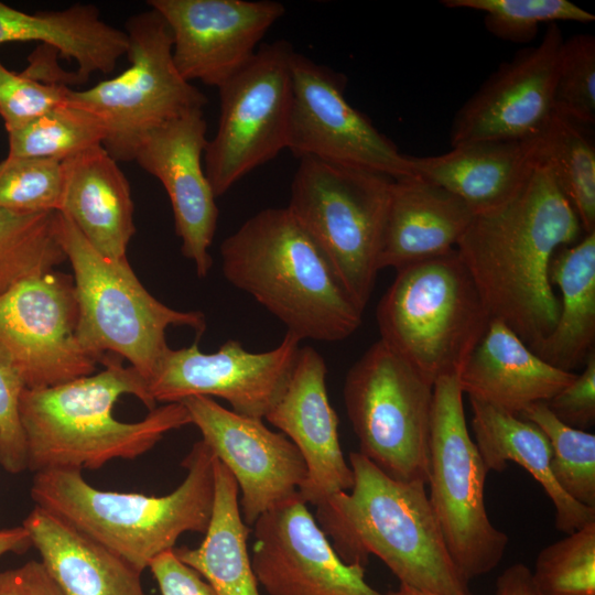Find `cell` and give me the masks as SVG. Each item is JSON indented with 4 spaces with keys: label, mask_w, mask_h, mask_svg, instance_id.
<instances>
[{
    "label": "cell",
    "mask_w": 595,
    "mask_h": 595,
    "mask_svg": "<svg viewBox=\"0 0 595 595\" xmlns=\"http://www.w3.org/2000/svg\"><path fill=\"white\" fill-rule=\"evenodd\" d=\"M581 232L551 167L540 162L508 202L475 214L457 242L490 317L508 325L532 350L559 316L550 262L560 248L577 242Z\"/></svg>",
    "instance_id": "cell-1"
},
{
    "label": "cell",
    "mask_w": 595,
    "mask_h": 595,
    "mask_svg": "<svg viewBox=\"0 0 595 595\" xmlns=\"http://www.w3.org/2000/svg\"><path fill=\"white\" fill-rule=\"evenodd\" d=\"M98 374L44 389H23L19 415L28 469H97L134 459L187 424L182 402L155 407L145 379L109 356Z\"/></svg>",
    "instance_id": "cell-2"
},
{
    "label": "cell",
    "mask_w": 595,
    "mask_h": 595,
    "mask_svg": "<svg viewBox=\"0 0 595 595\" xmlns=\"http://www.w3.org/2000/svg\"><path fill=\"white\" fill-rule=\"evenodd\" d=\"M348 463L350 491L316 506L315 519L346 563L379 558L400 584L444 595H470L447 550L420 482L394 479L358 452Z\"/></svg>",
    "instance_id": "cell-3"
},
{
    "label": "cell",
    "mask_w": 595,
    "mask_h": 595,
    "mask_svg": "<svg viewBox=\"0 0 595 595\" xmlns=\"http://www.w3.org/2000/svg\"><path fill=\"white\" fill-rule=\"evenodd\" d=\"M223 273L301 339L339 342L363 312L328 258L288 207L266 208L220 246Z\"/></svg>",
    "instance_id": "cell-4"
},
{
    "label": "cell",
    "mask_w": 595,
    "mask_h": 595,
    "mask_svg": "<svg viewBox=\"0 0 595 595\" xmlns=\"http://www.w3.org/2000/svg\"><path fill=\"white\" fill-rule=\"evenodd\" d=\"M215 454L199 440L182 465L183 482L170 494L100 490L80 470L34 473L35 506L64 520L141 573L161 553L172 550L184 532L205 534L215 498Z\"/></svg>",
    "instance_id": "cell-5"
},
{
    "label": "cell",
    "mask_w": 595,
    "mask_h": 595,
    "mask_svg": "<svg viewBox=\"0 0 595 595\" xmlns=\"http://www.w3.org/2000/svg\"><path fill=\"white\" fill-rule=\"evenodd\" d=\"M376 318L380 340L432 386L459 374L491 320L456 249L397 270Z\"/></svg>",
    "instance_id": "cell-6"
},
{
    "label": "cell",
    "mask_w": 595,
    "mask_h": 595,
    "mask_svg": "<svg viewBox=\"0 0 595 595\" xmlns=\"http://www.w3.org/2000/svg\"><path fill=\"white\" fill-rule=\"evenodd\" d=\"M56 234L73 269L78 307L77 337L100 364L109 356L128 360L147 381L169 350L170 326L206 328L198 311H177L156 300L140 282L128 260L101 256L63 214Z\"/></svg>",
    "instance_id": "cell-7"
},
{
    "label": "cell",
    "mask_w": 595,
    "mask_h": 595,
    "mask_svg": "<svg viewBox=\"0 0 595 595\" xmlns=\"http://www.w3.org/2000/svg\"><path fill=\"white\" fill-rule=\"evenodd\" d=\"M288 208L324 251L364 311L379 257L394 178L313 156L299 159Z\"/></svg>",
    "instance_id": "cell-8"
},
{
    "label": "cell",
    "mask_w": 595,
    "mask_h": 595,
    "mask_svg": "<svg viewBox=\"0 0 595 595\" xmlns=\"http://www.w3.org/2000/svg\"><path fill=\"white\" fill-rule=\"evenodd\" d=\"M463 394L455 374L434 382L428 495L450 555L469 583L497 567L509 538L487 513L488 470L468 432Z\"/></svg>",
    "instance_id": "cell-9"
},
{
    "label": "cell",
    "mask_w": 595,
    "mask_h": 595,
    "mask_svg": "<svg viewBox=\"0 0 595 595\" xmlns=\"http://www.w3.org/2000/svg\"><path fill=\"white\" fill-rule=\"evenodd\" d=\"M125 31L130 66L88 89L69 88L65 100L100 120L106 131L102 147L118 162L133 161L152 129L207 104L206 96L177 72L169 25L155 10L131 15Z\"/></svg>",
    "instance_id": "cell-10"
},
{
    "label": "cell",
    "mask_w": 595,
    "mask_h": 595,
    "mask_svg": "<svg viewBox=\"0 0 595 595\" xmlns=\"http://www.w3.org/2000/svg\"><path fill=\"white\" fill-rule=\"evenodd\" d=\"M343 398L358 453L394 479L428 485L433 386L379 339L348 370Z\"/></svg>",
    "instance_id": "cell-11"
},
{
    "label": "cell",
    "mask_w": 595,
    "mask_h": 595,
    "mask_svg": "<svg viewBox=\"0 0 595 595\" xmlns=\"http://www.w3.org/2000/svg\"><path fill=\"white\" fill-rule=\"evenodd\" d=\"M293 53L284 40L263 44L218 87L219 122L204 152L205 173L216 197L288 149Z\"/></svg>",
    "instance_id": "cell-12"
},
{
    "label": "cell",
    "mask_w": 595,
    "mask_h": 595,
    "mask_svg": "<svg viewBox=\"0 0 595 595\" xmlns=\"http://www.w3.org/2000/svg\"><path fill=\"white\" fill-rule=\"evenodd\" d=\"M73 277L55 270L18 282L0 295V364L25 389L89 376L99 363L77 337Z\"/></svg>",
    "instance_id": "cell-13"
},
{
    "label": "cell",
    "mask_w": 595,
    "mask_h": 595,
    "mask_svg": "<svg viewBox=\"0 0 595 595\" xmlns=\"http://www.w3.org/2000/svg\"><path fill=\"white\" fill-rule=\"evenodd\" d=\"M291 75L288 149L296 158L359 166L394 180L413 176L409 155L347 101L343 74L294 52Z\"/></svg>",
    "instance_id": "cell-14"
},
{
    "label": "cell",
    "mask_w": 595,
    "mask_h": 595,
    "mask_svg": "<svg viewBox=\"0 0 595 595\" xmlns=\"http://www.w3.org/2000/svg\"><path fill=\"white\" fill-rule=\"evenodd\" d=\"M301 340L286 331L279 346L263 353H250L235 339L210 354L203 353L197 340L169 348L148 381L149 394L155 403L217 397L236 413L264 419L288 383Z\"/></svg>",
    "instance_id": "cell-15"
},
{
    "label": "cell",
    "mask_w": 595,
    "mask_h": 595,
    "mask_svg": "<svg viewBox=\"0 0 595 595\" xmlns=\"http://www.w3.org/2000/svg\"><path fill=\"white\" fill-rule=\"evenodd\" d=\"M252 526L251 565L269 595H385L337 554L299 494Z\"/></svg>",
    "instance_id": "cell-16"
},
{
    "label": "cell",
    "mask_w": 595,
    "mask_h": 595,
    "mask_svg": "<svg viewBox=\"0 0 595 595\" xmlns=\"http://www.w3.org/2000/svg\"><path fill=\"white\" fill-rule=\"evenodd\" d=\"M181 402L202 440L235 478L247 526L299 494L306 466L283 433L270 430L262 419L236 413L209 397L194 396Z\"/></svg>",
    "instance_id": "cell-17"
},
{
    "label": "cell",
    "mask_w": 595,
    "mask_h": 595,
    "mask_svg": "<svg viewBox=\"0 0 595 595\" xmlns=\"http://www.w3.org/2000/svg\"><path fill=\"white\" fill-rule=\"evenodd\" d=\"M563 41L559 24H549L537 45L501 63L457 110L450 130L451 147L539 136L554 113V84Z\"/></svg>",
    "instance_id": "cell-18"
},
{
    "label": "cell",
    "mask_w": 595,
    "mask_h": 595,
    "mask_svg": "<svg viewBox=\"0 0 595 595\" xmlns=\"http://www.w3.org/2000/svg\"><path fill=\"white\" fill-rule=\"evenodd\" d=\"M169 25L180 75L219 87L255 55L268 30L284 14L270 0H149Z\"/></svg>",
    "instance_id": "cell-19"
},
{
    "label": "cell",
    "mask_w": 595,
    "mask_h": 595,
    "mask_svg": "<svg viewBox=\"0 0 595 595\" xmlns=\"http://www.w3.org/2000/svg\"><path fill=\"white\" fill-rule=\"evenodd\" d=\"M206 131L203 109L188 110L149 131L133 158L164 186L182 253L195 263L199 278H205L213 264L209 247L219 215L203 166Z\"/></svg>",
    "instance_id": "cell-20"
},
{
    "label": "cell",
    "mask_w": 595,
    "mask_h": 595,
    "mask_svg": "<svg viewBox=\"0 0 595 595\" xmlns=\"http://www.w3.org/2000/svg\"><path fill=\"white\" fill-rule=\"evenodd\" d=\"M326 374L324 358L311 346L300 347L282 394L264 416L301 453L306 477L299 495L315 507L336 493L348 491L354 484L339 443Z\"/></svg>",
    "instance_id": "cell-21"
},
{
    "label": "cell",
    "mask_w": 595,
    "mask_h": 595,
    "mask_svg": "<svg viewBox=\"0 0 595 595\" xmlns=\"http://www.w3.org/2000/svg\"><path fill=\"white\" fill-rule=\"evenodd\" d=\"M457 376L469 399L520 415L530 404L549 401L576 374L552 366L508 325L491 318Z\"/></svg>",
    "instance_id": "cell-22"
},
{
    "label": "cell",
    "mask_w": 595,
    "mask_h": 595,
    "mask_svg": "<svg viewBox=\"0 0 595 595\" xmlns=\"http://www.w3.org/2000/svg\"><path fill=\"white\" fill-rule=\"evenodd\" d=\"M539 136L457 144L445 153L410 158L413 175L461 198L475 214L508 202L540 163Z\"/></svg>",
    "instance_id": "cell-23"
},
{
    "label": "cell",
    "mask_w": 595,
    "mask_h": 595,
    "mask_svg": "<svg viewBox=\"0 0 595 595\" xmlns=\"http://www.w3.org/2000/svg\"><path fill=\"white\" fill-rule=\"evenodd\" d=\"M63 192L58 213L65 215L101 256L128 260L136 232L134 205L128 178L102 145L62 161Z\"/></svg>",
    "instance_id": "cell-24"
},
{
    "label": "cell",
    "mask_w": 595,
    "mask_h": 595,
    "mask_svg": "<svg viewBox=\"0 0 595 595\" xmlns=\"http://www.w3.org/2000/svg\"><path fill=\"white\" fill-rule=\"evenodd\" d=\"M475 213L448 191L415 175L393 181L379 270H399L456 249Z\"/></svg>",
    "instance_id": "cell-25"
},
{
    "label": "cell",
    "mask_w": 595,
    "mask_h": 595,
    "mask_svg": "<svg viewBox=\"0 0 595 595\" xmlns=\"http://www.w3.org/2000/svg\"><path fill=\"white\" fill-rule=\"evenodd\" d=\"M9 42H40L74 61L77 83L111 73L129 47L125 30L101 20L94 4L82 3L29 13L0 1V45Z\"/></svg>",
    "instance_id": "cell-26"
},
{
    "label": "cell",
    "mask_w": 595,
    "mask_h": 595,
    "mask_svg": "<svg viewBox=\"0 0 595 595\" xmlns=\"http://www.w3.org/2000/svg\"><path fill=\"white\" fill-rule=\"evenodd\" d=\"M22 524L64 595H147L141 573L53 513L35 506Z\"/></svg>",
    "instance_id": "cell-27"
},
{
    "label": "cell",
    "mask_w": 595,
    "mask_h": 595,
    "mask_svg": "<svg viewBox=\"0 0 595 595\" xmlns=\"http://www.w3.org/2000/svg\"><path fill=\"white\" fill-rule=\"evenodd\" d=\"M469 401L474 441L488 472H501L509 462L523 467L550 498L555 528L565 534L595 521V508L575 501L555 482L551 446L537 425L480 401Z\"/></svg>",
    "instance_id": "cell-28"
},
{
    "label": "cell",
    "mask_w": 595,
    "mask_h": 595,
    "mask_svg": "<svg viewBox=\"0 0 595 595\" xmlns=\"http://www.w3.org/2000/svg\"><path fill=\"white\" fill-rule=\"evenodd\" d=\"M561 293L552 332L533 351L552 366L572 371L595 351V231L560 248L549 268Z\"/></svg>",
    "instance_id": "cell-29"
},
{
    "label": "cell",
    "mask_w": 595,
    "mask_h": 595,
    "mask_svg": "<svg viewBox=\"0 0 595 595\" xmlns=\"http://www.w3.org/2000/svg\"><path fill=\"white\" fill-rule=\"evenodd\" d=\"M214 468V507L204 539L197 548H174V552L217 595H260L247 543L250 529L240 512L238 485L217 457Z\"/></svg>",
    "instance_id": "cell-30"
},
{
    "label": "cell",
    "mask_w": 595,
    "mask_h": 595,
    "mask_svg": "<svg viewBox=\"0 0 595 595\" xmlns=\"http://www.w3.org/2000/svg\"><path fill=\"white\" fill-rule=\"evenodd\" d=\"M540 162L548 164L584 234L595 231V148L582 126L558 113L539 134Z\"/></svg>",
    "instance_id": "cell-31"
},
{
    "label": "cell",
    "mask_w": 595,
    "mask_h": 595,
    "mask_svg": "<svg viewBox=\"0 0 595 595\" xmlns=\"http://www.w3.org/2000/svg\"><path fill=\"white\" fill-rule=\"evenodd\" d=\"M56 213L0 209V295L66 261L56 234Z\"/></svg>",
    "instance_id": "cell-32"
},
{
    "label": "cell",
    "mask_w": 595,
    "mask_h": 595,
    "mask_svg": "<svg viewBox=\"0 0 595 595\" xmlns=\"http://www.w3.org/2000/svg\"><path fill=\"white\" fill-rule=\"evenodd\" d=\"M106 131L87 110L64 102L28 123L8 131L10 156L64 161L97 145Z\"/></svg>",
    "instance_id": "cell-33"
},
{
    "label": "cell",
    "mask_w": 595,
    "mask_h": 595,
    "mask_svg": "<svg viewBox=\"0 0 595 595\" xmlns=\"http://www.w3.org/2000/svg\"><path fill=\"white\" fill-rule=\"evenodd\" d=\"M537 425L551 446V470L561 489L575 501L595 508V434L561 422L545 402L519 415Z\"/></svg>",
    "instance_id": "cell-34"
},
{
    "label": "cell",
    "mask_w": 595,
    "mask_h": 595,
    "mask_svg": "<svg viewBox=\"0 0 595 595\" xmlns=\"http://www.w3.org/2000/svg\"><path fill=\"white\" fill-rule=\"evenodd\" d=\"M441 4L483 12L487 31L512 43L532 41L543 23L595 21L593 13L569 0H442Z\"/></svg>",
    "instance_id": "cell-35"
},
{
    "label": "cell",
    "mask_w": 595,
    "mask_h": 595,
    "mask_svg": "<svg viewBox=\"0 0 595 595\" xmlns=\"http://www.w3.org/2000/svg\"><path fill=\"white\" fill-rule=\"evenodd\" d=\"M531 575L540 595H595V521L544 547Z\"/></svg>",
    "instance_id": "cell-36"
},
{
    "label": "cell",
    "mask_w": 595,
    "mask_h": 595,
    "mask_svg": "<svg viewBox=\"0 0 595 595\" xmlns=\"http://www.w3.org/2000/svg\"><path fill=\"white\" fill-rule=\"evenodd\" d=\"M62 162L8 155L0 162V209L35 214L58 212Z\"/></svg>",
    "instance_id": "cell-37"
},
{
    "label": "cell",
    "mask_w": 595,
    "mask_h": 595,
    "mask_svg": "<svg viewBox=\"0 0 595 595\" xmlns=\"http://www.w3.org/2000/svg\"><path fill=\"white\" fill-rule=\"evenodd\" d=\"M554 112L577 125L595 121V37L575 34L562 43L553 95Z\"/></svg>",
    "instance_id": "cell-38"
},
{
    "label": "cell",
    "mask_w": 595,
    "mask_h": 595,
    "mask_svg": "<svg viewBox=\"0 0 595 595\" xmlns=\"http://www.w3.org/2000/svg\"><path fill=\"white\" fill-rule=\"evenodd\" d=\"M68 89L11 72L0 63V116L7 132L64 104Z\"/></svg>",
    "instance_id": "cell-39"
},
{
    "label": "cell",
    "mask_w": 595,
    "mask_h": 595,
    "mask_svg": "<svg viewBox=\"0 0 595 595\" xmlns=\"http://www.w3.org/2000/svg\"><path fill=\"white\" fill-rule=\"evenodd\" d=\"M22 382L0 364V466L17 475L28 468L26 444L19 415Z\"/></svg>",
    "instance_id": "cell-40"
},
{
    "label": "cell",
    "mask_w": 595,
    "mask_h": 595,
    "mask_svg": "<svg viewBox=\"0 0 595 595\" xmlns=\"http://www.w3.org/2000/svg\"><path fill=\"white\" fill-rule=\"evenodd\" d=\"M551 412L564 424L588 431L595 423V351L581 375L545 402Z\"/></svg>",
    "instance_id": "cell-41"
},
{
    "label": "cell",
    "mask_w": 595,
    "mask_h": 595,
    "mask_svg": "<svg viewBox=\"0 0 595 595\" xmlns=\"http://www.w3.org/2000/svg\"><path fill=\"white\" fill-rule=\"evenodd\" d=\"M161 595H217L210 584L194 569L167 550L149 565Z\"/></svg>",
    "instance_id": "cell-42"
},
{
    "label": "cell",
    "mask_w": 595,
    "mask_h": 595,
    "mask_svg": "<svg viewBox=\"0 0 595 595\" xmlns=\"http://www.w3.org/2000/svg\"><path fill=\"white\" fill-rule=\"evenodd\" d=\"M0 595H64L41 561L0 571Z\"/></svg>",
    "instance_id": "cell-43"
},
{
    "label": "cell",
    "mask_w": 595,
    "mask_h": 595,
    "mask_svg": "<svg viewBox=\"0 0 595 595\" xmlns=\"http://www.w3.org/2000/svg\"><path fill=\"white\" fill-rule=\"evenodd\" d=\"M494 595H540L533 584L531 570L523 563L508 566L496 581Z\"/></svg>",
    "instance_id": "cell-44"
},
{
    "label": "cell",
    "mask_w": 595,
    "mask_h": 595,
    "mask_svg": "<svg viewBox=\"0 0 595 595\" xmlns=\"http://www.w3.org/2000/svg\"><path fill=\"white\" fill-rule=\"evenodd\" d=\"M32 547L29 531L23 524L0 529V556L7 553L22 554Z\"/></svg>",
    "instance_id": "cell-45"
},
{
    "label": "cell",
    "mask_w": 595,
    "mask_h": 595,
    "mask_svg": "<svg viewBox=\"0 0 595 595\" xmlns=\"http://www.w3.org/2000/svg\"><path fill=\"white\" fill-rule=\"evenodd\" d=\"M387 595H444L435 592L418 589L404 584H400L399 588L394 592H390Z\"/></svg>",
    "instance_id": "cell-46"
}]
</instances>
